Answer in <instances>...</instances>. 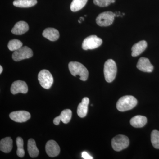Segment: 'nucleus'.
Here are the masks:
<instances>
[{
    "label": "nucleus",
    "instance_id": "obj_26",
    "mask_svg": "<svg viewBox=\"0 0 159 159\" xmlns=\"http://www.w3.org/2000/svg\"><path fill=\"white\" fill-rule=\"evenodd\" d=\"M115 2L116 0H93L95 5L101 7H107Z\"/></svg>",
    "mask_w": 159,
    "mask_h": 159
},
{
    "label": "nucleus",
    "instance_id": "obj_5",
    "mask_svg": "<svg viewBox=\"0 0 159 159\" xmlns=\"http://www.w3.org/2000/svg\"><path fill=\"white\" fill-rule=\"evenodd\" d=\"M115 14L111 11H104L100 13L96 19V22L101 27H107L113 23Z\"/></svg>",
    "mask_w": 159,
    "mask_h": 159
},
{
    "label": "nucleus",
    "instance_id": "obj_3",
    "mask_svg": "<svg viewBox=\"0 0 159 159\" xmlns=\"http://www.w3.org/2000/svg\"><path fill=\"white\" fill-rule=\"evenodd\" d=\"M117 66L112 59H108L106 61L104 65V77L107 82H112L116 76Z\"/></svg>",
    "mask_w": 159,
    "mask_h": 159
},
{
    "label": "nucleus",
    "instance_id": "obj_22",
    "mask_svg": "<svg viewBox=\"0 0 159 159\" xmlns=\"http://www.w3.org/2000/svg\"><path fill=\"white\" fill-rule=\"evenodd\" d=\"M88 0H73L70 5L71 11L75 12L80 10L85 6Z\"/></svg>",
    "mask_w": 159,
    "mask_h": 159
},
{
    "label": "nucleus",
    "instance_id": "obj_23",
    "mask_svg": "<svg viewBox=\"0 0 159 159\" xmlns=\"http://www.w3.org/2000/svg\"><path fill=\"white\" fill-rule=\"evenodd\" d=\"M16 143L17 149L16 153L18 156L23 157L25 156V151L24 149V141L21 137H17L16 139Z\"/></svg>",
    "mask_w": 159,
    "mask_h": 159
},
{
    "label": "nucleus",
    "instance_id": "obj_2",
    "mask_svg": "<svg viewBox=\"0 0 159 159\" xmlns=\"http://www.w3.org/2000/svg\"><path fill=\"white\" fill-rule=\"evenodd\" d=\"M138 101L133 96H125L121 97L117 102V109L120 111L130 110L137 105Z\"/></svg>",
    "mask_w": 159,
    "mask_h": 159
},
{
    "label": "nucleus",
    "instance_id": "obj_14",
    "mask_svg": "<svg viewBox=\"0 0 159 159\" xmlns=\"http://www.w3.org/2000/svg\"><path fill=\"white\" fill-rule=\"evenodd\" d=\"M29 26L28 23L25 21L18 22L16 24L14 27L11 29V32L16 35H21L29 31Z\"/></svg>",
    "mask_w": 159,
    "mask_h": 159
},
{
    "label": "nucleus",
    "instance_id": "obj_17",
    "mask_svg": "<svg viewBox=\"0 0 159 159\" xmlns=\"http://www.w3.org/2000/svg\"><path fill=\"white\" fill-rule=\"evenodd\" d=\"M43 37L51 41L57 40L59 38V31L54 28H47L43 32Z\"/></svg>",
    "mask_w": 159,
    "mask_h": 159
},
{
    "label": "nucleus",
    "instance_id": "obj_8",
    "mask_svg": "<svg viewBox=\"0 0 159 159\" xmlns=\"http://www.w3.org/2000/svg\"><path fill=\"white\" fill-rule=\"evenodd\" d=\"M33 55L32 50L29 47L25 46L15 51L12 54V58L15 61H19L22 60L31 58Z\"/></svg>",
    "mask_w": 159,
    "mask_h": 159
},
{
    "label": "nucleus",
    "instance_id": "obj_21",
    "mask_svg": "<svg viewBox=\"0 0 159 159\" xmlns=\"http://www.w3.org/2000/svg\"><path fill=\"white\" fill-rule=\"evenodd\" d=\"M37 3V0H15L13 5L20 8H29L35 6Z\"/></svg>",
    "mask_w": 159,
    "mask_h": 159
},
{
    "label": "nucleus",
    "instance_id": "obj_24",
    "mask_svg": "<svg viewBox=\"0 0 159 159\" xmlns=\"http://www.w3.org/2000/svg\"><path fill=\"white\" fill-rule=\"evenodd\" d=\"M23 43L19 40L14 39L11 40L8 43V48L10 51H16L21 48Z\"/></svg>",
    "mask_w": 159,
    "mask_h": 159
},
{
    "label": "nucleus",
    "instance_id": "obj_15",
    "mask_svg": "<svg viewBox=\"0 0 159 159\" xmlns=\"http://www.w3.org/2000/svg\"><path fill=\"white\" fill-rule=\"evenodd\" d=\"M147 47L146 41L142 40L135 44L132 48L131 55L133 57H136L143 53Z\"/></svg>",
    "mask_w": 159,
    "mask_h": 159
},
{
    "label": "nucleus",
    "instance_id": "obj_27",
    "mask_svg": "<svg viewBox=\"0 0 159 159\" xmlns=\"http://www.w3.org/2000/svg\"><path fill=\"white\" fill-rule=\"evenodd\" d=\"M82 157L84 159H93V158L90 156L87 152H84L82 153Z\"/></svg>",
    "mask_w": 159,
    "mask_h": 159
},
{
    "label": "nucleus",
    "instance_id": "obj_9",
    "mask_svg": "<svg viewBox=\"0 0 159 159\" xmlns=\"http://www.w3.org/2000/svg\"><path fill=\"white\" fill-rule=\"evenodd\" d=\"M9 117L15 122L21 123L29 120L31 118V115L27 111H16L11 113L9 115Z\"/></svg>",
    "mask_w": 159,
    "mask_h": 159
},
{
    "label": "nucleus",
    "instance_id": "obj_6",
    "mask_svg": "<svg viewBox=\"0 0 159 159\" xmlns=\"http://www.w3.org/2000/svg\"><path fill=\"white\" fill-rule=\"evenodd\" d=\"M38 80L41 86L47 89L51 87L54 82L52 74L46 70H43L39 72L38 74Z\"/></svg>",
    "mask_w": 159,
    "mask_h": 159
},
{
    "label": "nucleus",
    "instance_id": "obj_16",
    "mask_svg": "<svg viewBox=\"0 0 159 159\" xmlns=\"http://www.w3.org/2000/svg\"><path fill=\"white\" fill-rule=\"evenodd\" d=\"M89 99L88 97H84L77 107V113L80 118H83L86 116L88 113V107Z\"/></svg>",
    "mask_w": 159,
    "mask_h": 159
},
{
    "label": "nucleus",
    "instance_id": "obj_18",
    "mask_svg": "<svg viewBox=\"0 0 159 159\" xmlns=\"http://www.w3.org/2000/svg\"><path fill=\"white\" fill-rule=\"evenodd\" d=\"M12 140L10 137H6L1 140L0 149L5 153H9L12 148Z\"/></svg>",
    "mask_w": 159,
    "mask_h": 159
},
{
    "label": "nucleus",
    "instance_id": "obj_20",
    "mask_svg": "<svg viewBox=\"0 0 159 159\" xmlns=\"http://www.w3.org/2000/svg\"><path fill=\"white\" fill-rule=\"evenodd\" d=\"M28 150L29 156L32 158L36 157L39 154V150L33 139H29L28 142Z\"/></svg>",
    "mask_w": 159,
    "mask_h": 159
},
{
    "label": "nucleus",
    "instance_id": "obj_29",
    "mask_svg": "<svg viewBox=\"0 0 159 159\" xmlns=\"http://www.w3.org/2000/svg\"><path fill=\"white\" fill-rule=\"evenodd\" d=\"M79 20H80L81 21H82L84 20V17H80Z\"/></svg>",
    "mask_w": 159,
    "mask_h": 159
},
{
    "label": "nucleus",
    "instance_id": "obj_30",
    "mask_svg": "<svg viewBox=\"0 0 159 159\" xmlns=\"http://www.w3.org/2000/svg\"><path fill=\"white\" fill-rule=\"evenodd\" d=\"M78 22H79V23H81V21H80V20H78Z\"/></svg>",
    "mask_w": 159,
    "mask_h": 159
},
{
    "label": "nucleus",
    "instance_id": "obj_28",
    "mask_svg": "<svg viewBox=\"0 0 159 159\" xmlns=\"http://www.w3.org/2000/svg\"><path fill=\"white\" fill-rule=\"evenodd\" d=\"M3 71V68L2 66H0V74H2Z\"/></svg>",
    "mask_w": 159,
    "mask_h": 159
},
{
    "label": "nucleus",
    "instance_id": "obj_25",
    "mask_svg": "<svg viewBox=\"0 0 159 159\" xmlns=\"http://www.w3.org/2000/svg\"><path fill=\"white\" fill-rule=\"evenodd\" d=\"M151 141L155 148L159 149V131L154 130L151 134Z\"/></svg>",
    "mask_w": 159,
    "mask_h": 159
},
{
    "label": "nucleus",
    "instance_id": "obj_7",
    "mask_svg": "<svg viewBox=\"0 0 159 159\" xmlns=\"http://www.w3.org/2000/svg\"><path fill=\"white\" fill-rule=\"evenodd\" d=\"M102 39L97 37V35H90L84 40L82 45V49L88 50L97 48L102 45Z\"/></svg>",
    "mask_w": 159,
    "mask_h": 159
},
{
    "label": "nucleus",
    "instance_id": "obj_10",
    "mask_svg": "<svg viewBox=\"0 0 159 159\" xmlns=\"http://www.w3.org/2000/svg\"><path fill=\"white\" fill-rule=\"evenodd\" d=\"M28 92V85L25 81L20 80H16L11 84V92L13 95L19 93L26 94Z\"/></svg>",
    "mask_w": 159,
    "mask_h": 159
},
{
    "label": "nucleus",
    "instance_id": "obj_11",
    "mask_svg": "<svg viewBox=\"0 0 159 159\" xmlns=\"http://www.w3.org/2000/svg\"><path fill=\"white\" fill-rule=\"evenodd\" d=\"M46 151L49 157H54L59 155L60 148L57 142L54 140H51L46 144Z\"/></svg>",
    "mask_w": 159,
    "mask_h": 159
},
{
    "label": "nucleus",
    "instance_id": "obj_13",
    "mask_svg": "<svg viewBox=\"0 0 159 159\" xmlns=\"http://www.w3.org/2000/svg\"><path fill=\"white\" fill-rule=\"evenodd\" d=\"M72 111L70 109L64 110L61 111L60 115L54 118V123L55 125H58L60 121H62L63 123L67 124L70 121L72 118Z\"/></svg>",
    "mask_w": 159,
    "mask_h": 159
},
{
    "label": "nucleus",
    "instance_id": "obj_12",
    "mask_svg": "<svg viewBox=\"0 0 159 159\" xmlns=\"http://www.w3.org/2000/svg\"><path fill=\"white\" fill-rule=\"evenodd\" d=\"M137 68L142 72L151 73L153 71V66L151 63L149 59L146 57H141L137 65Z\"/></svg>",
    "mask_w": 159,
    "mask_h": 159
},
{
    "label": "nucleus",
    "instance_id": "obj_4",
    "mask_svg": "<svg viewBox=\"0 0 159 159\" xmlns=\"http://www.w3.org/2000/svg\"><path fill=\"white\" fill-rule=\"evenodd\" d=\"M129 144L128 137L123 135H118L111 140V145L114 150L121 151L128 147Z\"/></svg>",
    "mask_w": 159,
    "mask_h": 159
},
{
    "label": "nucleus",
    "instance_id": "obj_19",
    "mask_svg": "<svg viewBox=\"0 0 159 159\" xmlns=\"http://www.w3.org/2000/svg\"><path fill=\"white\" fill-rule=\"evenodd\" d=\"M147 122L146 117L137 116L131 119L130 123L132 126L135 128H141L145 126Z\"/></svg>",
    "mask_w": 159,
    "mask_h": 159
},
{
    "label": "nucleus",
    "instance_id": "obj_1",
    "mask_svg": "<svg viewBox=\"0 0 159 159\" xmlns=\"http://www.w3.org/2000/svg\"><path fill=\"white\" fill-rule=\"evenodd\" d=\"M70 72L74 76H79L80 79L85 81L88 78L89 72L83 65L77 61H71L69 64Z\"/></svg>",
    "mask_w": 159,
    "mask_h": 159
}]
</instances>
